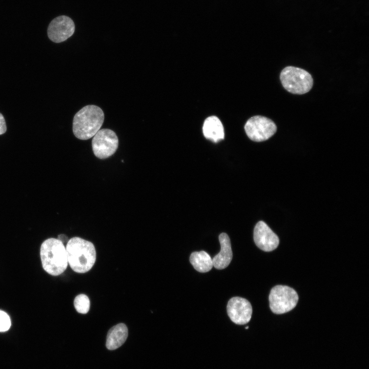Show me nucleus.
I'll return each mask as SVG.
<instances>
[{
	"label": "nucleus",
	"mask_w": 369,
	"mask_h": 369,
	"mask_svg": "<svg viewBox=\"0 0 369 369\" xmlns=\"http://www.w3.org/2000/svg\"><path fill=\"white\" fill-rule=\"evenodd\" d=\"M66 250L68 263L75 272L85 273L91 269L96 260V251L93 244L80 237L71 238Z\"/></svg>",
	"instance_id": "nucleus-1"
},
{
	"label": "nucleus",
	"mask_w": 369,
	"mask_h": 369,
	"mask_svg": "<svg viewBox=\"0 0 369 369\" xmlns=\"http://www.w3.org/2000/svg\"><path fill=\"white\" fill-rule=\"evenodd\" d=\"M102 109L95 105H87L78 111L73 120V132L77 138L89 139L99 130L104 120Z\"/></svg>",
	"instance_id": "nucleus-2"
},
{
	"label": "nucleus",
	"mask_w": 369,
	"mask_h": 369,
	"mask_svg": "<svg viewBox=\"0 0 369 369\" xmlns=\"http://www.w3.org/2000/svg\"><path fill=\"white\" fill-rule=\"evenodd\" d=\"M40 254L43 268L48 274L57 276L67 269L68 263L66 248L59 239L50 238L44 241Z\"/></svg>",
	"instance_id": "nucleus-3"
},
{
	"label": "nucleus",
	"mask_w": 369,
	"mask_h": 369,
	"mask_svg": "<svg viewBox=\"0 0 369 369\" xmlns=\"http://www.w3.org/2000/svg\"><path fill=\"white\" fill-rule=\"evenodd\" d=\"M280 79L284 88L295 94H303L311 90L313 85L311 75L300 68L288 66L280 73Z\"/></svg>",
	"instance_id": "nucleus-4"
},
{
	"label": "nucleus",
	"mask_w": 369,
	"mask_h": 369,
	"mask_svg": "<svg viewBox=\"0 0 369 369\" xmlns=\"http://www.w3.org/2000/svg\"><path fill=\"white\" fill-rule=\"evenodd\" d=\"M270 307L276 314H282L293 309L298 301V295L292 288L282 285L273 287L269 297Z\"/></svg>",
	"instance_id": "nucleus-5"
},
{
	"label": "nucleus",
	"mask_w": 369,
	"mask_h": 369,
	"mask_svg": "<svg viewBox=\"0 0 369 369\" xmlns=\"http://www.w3.org/2000/svg\"><path fill=\"white\" fill-rule=\"evenodd\" d=\"M244 130L251 140L261 142L272 137L277 131V126L271 119L256 115L248 120Z\"/></svg>",
	"instance_id": "nucleus-6"
},
{
	"label": "nucleus",
	"mask_w": 369,
	"mask_h": 369,
	"mask_svg": "<svg viewBox=\"0 0 369 369\" xmlns=\"http://www.w3.org/2000/svg\"><path fill=\"white\" fill-rule=\"evenodd\" d=\"M118 146V139L116 133L109 129L99 130L92 140L94 154L99 159H106L116 152Z\"/></svg>",
	"instance_id": "nucleus-7"
},
{
	"label": "nucleus",
	"mask_w": 369,
	"mask_h": 369,
	"mask_svg": "<svg viewBox=\"0 0 369 369\" xmlns=\"http://www.w3.org/2000/svg\"><path fill=\"white\" fill-rule=\"evenodd\" d=\"M75 31L73 21L69 17L61 15L54 18L49 24L47 33L52 42L59 43L71 36Z\"/></svg>",
	"instance_id": "nucleus-8"
},
{
	"label": "nucleus",
	"mask_w": 369,
	"mask_h": 369,
	"mask_svg": "<svg viewBox=\"0 0 369 369\" xmlns=\"http://www.w3.org/2000/svg\"><path fill=\"white\" fill-rule=\"evenodd\" d=\"M227 311L231 320L237 324L248 323L252 314V308L250 302L240 297H234L229 300Z\"/></svg>",
	"instance_id": "nucleus-9"
},
{
	"label": "nucleus",
	"mask_w": 369,
	"mask_h": 369,
	"mask_svg": "<svg viewBox=\"0 0 369 369\" xmlns=\"http://www.w3.org/2000/svg\"><path fill=\"white\" fill-rule=\"evenodd\" d=\"M254 240L260 249L265 252L276 249L279 243L277 235L263 221H258L254 228Z\"/></svg>",
	"instance_id": "nucleus-10"
},
{
	"label": "nucleus",
	"mask_w": 369,
	"mask_h": 369,
	"mask_svg": "<svg viewBox=\"0 0 369 369\" xmlns=\"http://www.w3.org/2000/svg\"><path fill=\"white\" fill-rule=\"evenodd\" d=\"M221 249L219 253L212 259L213 266L218 270L227 268L230 263L233 257L230 239L225 233L219 236Z\"/></svg>",
	"instance_id": "nucleus-11"
},
{
	"label": "nucleus",
	"mask_w": 369,
	"mask_h": 369,
	"mask_svg": "<svg viewBox=\"0 0 369 369\" xmlns=\"http://www.w3.org/2000/svg\"><path fill=\"white\" fill-rule=\"evenodd\" d=\"M204 136L214 142H218L224 137V128L220 119L216 116L207 118L202 126Z\"/></svg>",
	"instance_id": "nucleus-12"
},
{
	"label": "nucleus",
	"mask_w": 369,
	"mask_h": 369,
	"mask_svg": "<svg viewBox=\"0 0 369 369\" xmlns=\"http://www.w3.org/2000/svg\"><path fill=\"white\" fill-rule=\"evenodd\" d=\"M128 330L125 324L120 323L112 327L108 331L106 345L109 350H114L121 346L126 341Z\"/></svg>",
	"instance_id": "nucleus-13"
},
{
	"label": "nucleus",
	"mask_w": 369,
	"mask_h": 369,
	"mask_svg": "<svg viewBox=\"0 0 369 369\" xmlns=\"http://www.w3.org/2000/svg\"><path fill=\"white\" fill-rule=\"evenodd\" d=\"M190 261L198 272L206 273L213 266L212 259L205 251L194 252L190 256Z\"/></svg>",
	"instance_id": "nucleus-14"
},
{
	"label": "nucleus",
	"mask_w": 369,
	"mask_h": 369,
	"mask_svg": "<svg viewBox=\"0 0 369 369\" xmlns=\"http://www.w3.org/2000/svg\"><path fill=\"white\" fill-rule=\"evenodd\" d=\"M74 305L78 313L84 314H86L90 309V300L87 295L79 294L75 298Z\"/></svg>",
	"instance_id": "nucleus-15"
},
{
	"label": "nucleus",
	"mask_w": 369,
	"mask_h": 369,
	"mask_svg": "<svg viewBox=\"0 0 369 369\" xmlns=\"http://www.w3.org/2000/svg\"><path fill=\"white\" fill-rule=\"evenodd\" d=\"M11 326L9 315L4 311L0 310V332L8 331Z\"/></svg>",
	"instance_id": "nucleus-16"
},
{
	"label": "nucleus",
	"mask_w": 369,
	"mask_h": 369,
	"mask_svg": "<svg viewBox=\"0 0 369 369\" xmlns=\"http://www.w3.org/2000/svg\"><path fill=\"white\" fill-rule=\"evenodd\" d=\"M7 127L6 122L3 115L0 113V135L5 133L6 131Z\"/></svg>",
	"instance_id": "nucleus-17"
},
{
	"label": "nucleus",
	"mask_w": 369,
	"mask_h": 369,
	"mask_svg": "<svg viewBox=\"0 0 369 369\" xmlns=\"http://www.w3.org/2000/svg\"><path fill=\"white\" fill-rule=\"evenodd\" d=\"M58 238L61 242H62L63 243L65 242H66L68 240V237L64 234H60L58 235Z\"/></svg>",
	"instance_id": "nucleus-18"
},
{
	"label": "nucleus",
	"mask_w": 369,
	"mask_h": 369,
	"mask_svg": "<svg viewBox=\"0 0 369 369\" xmlns=\"http://www.w3.org/2000/svg\"><path fill=\"white\" fill-rule=\"evenodd\" d=\"M248 327H249V326H247V327H245V329H248Z\"/></svg>",
	"instance_id": "nucleus-19"
}]
</instances>
